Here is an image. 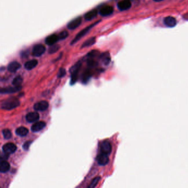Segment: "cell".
Returning <instances> with one entry per match:
<instances>
[{"label":"cell","instance_id":"cell-27","mask_svg":"<svg viewBox=\"0 0 188 188\" xmlns=\"http://www.w3.org/2000/svg\"><path fill=\"white\" fill-rule=\"evenodd\" d=\"M100 179H101V178L99 177H97L96 178H95L94 179H93V180H92V182H91L90 185L88 186V188H93L96 187L97 186L98 183L99 182Z\"/></svg>","mask_w":188,"mask_h":188},{"label":"cell","instance_id":"cell-17","mask_svg":"<svg viewBox=\"0 0 188 188\" xmlns=\"http://www.w3.org/2000/svg\"><path fill=\"white\" fill-rule=\"evenodd\" d=\"M164 23L168 27H173L176 25L177 21L175 18L169 16L165 18Z\"/></svg>","mask_w":188,"mask_h":188},{"label":"cell","instance_id":"cell-26","mask_svg":"<svg viewBox=\"0 0 188 188\" xmlns=\"http://www.w3.org/2000/svg\"><path fill=\"white\" fill-rule=\"evenodd\" d=\"M2 134L3 135V137L6 139H10L12 137V133L11 131L8 129H4L2 131Z\"/></svg>","mask_w":188,"mask_h":188},{"label":"cell","instance_id":"cell-3","mask_svg":"<svg viewBox=\"0 0 188 188\" xmlns=\"http://www.w3.org/2000/svg\"><path fill=\"white\" fill-rule=\"evenodd\" d=\"M81 66V63L78 62L74 66L72 67L70 70V72H71V85H73L74 83H76V81L77 80L78 73Z\"/></svg>","mask_w":188,"mask_h":188},{"label":"cell","instance_id":"cell-21","mask_svg":"<svg viewBox=\"0 0 188 188\" xmlns=\"http://www.w3.org/2000/svg\"><path fill=\"white\" fill-rule=\"evenodd\" d=\"M28 130L25 127L21 126L17 128L16 130V134L19 136L24 137L27 136L28 134Z\"/></svg>","mask_w":188,"mask_h":188},{"label":"cell","instance_id":"cell-10","mask_svg":"<svg viewBox=\"0 0 188 188\" xmlns=\"http://www.w3.org/2000/svg\"><path fill=\"white\" fill-rule=\"evenodd\" d=\"M49 107V103L46 101H40L39 102L36 103L34 104V109L36 111H45Z\"/></svg>","mask_w":188,"mask_h":188},{"label":"cell","instance_id":"cell-20","mask_svg":"<svg viewBox=\"0 0 188 188\" xmlns=\"http://www.w3.org/2000/svg\"><path fill=\"white\" fill-rule=\"evenodd\" d=\"M38 63V61L35 59L29 60L24 64V67L28 70H31L35 68L37 66Z\"/></svg>","mask_w":188,"mask_h":188},{"label":"cell","instance_id":"cell-30","mask_svg":"<svg viewBox=\"0 0 188 188\" xmlns=\"http://www.w3.org/2000/svg\"><path fill=\"white\" fill-rule=\"evenodd\" d=\"M32 143V141H27V142H25V143H24L23 146V149H24V150H25V151L28 150L29 148V147H30V144Z\"/></svg>","mask_w":188,"mask_h":188},{"label":"cell","instance_id":"cell-2","mask_svg":"<svg viewBox=\"0 0 188 188\" xmlns=\"http://www.w3.org/2000/svg\"><path fill=\"white\" fill-rule=\"evenodd\" d=\"M99 22H101V21H98V22H95L94 23H93V24H91V25H90V26H88V27H87L86 28H85V29H83V30H82L81 32H80V33H79L78 34H77V35L75 36V38H74V39L72 40V41L71 42V45H74V44H76L77 41H79V40L82 38H83L85 35H86V34H87L88 32H89V31L94 26H95L96 25H97V24L98 23H99Z\"/></svg>","mask_w":188,"mask_h":188},{"label":"cell","instance_id":"cell-23","mask_svg":"<svg viewBox=\"0 0 188 188\" xmlns=\"http://www.w3.org/2000/svg\"><path fill=\"white\" fill-rule=\"evenodd\" d=\"M101 60L105 65H108L110 61V56L108 52H104L101 55Z\"/></svg>","mask_w":188,"mask_h":188},{"label":"cell","instance_id":"cell-11","mask_svg":"<svg viewBox=\"0 0 188 188\" xmlns=\"http://www.w3.org/2000/svg\"><path fill=\"white\" fill-rule=\"evenodd\" d=\"M21 86H14V87H9L7 88H1V93L2 94H11L16 93L21 90Z\"/></svg>","mask_w":188,"mask_h":188},{"label":"cell","instance_id":"cell-6","mask_svg":"<svg viewBox=\"0 0 188 188\" xmlns=\"http://www.w3.org/2000/svg\"><path fill=\"white\" fill-rule=\"evenodd\" d=\"M101 150L102 153L109 155L112 152V147L111 143L108 141H103L101 145Z\"/></svg>","mask_w":188,"mask_h":188},{"label":"cell","instance_id":"cell-5","mask_svg":"<svg viewBox=\"0 0 188 188\" xmlns=\"http://www.w3.org/2000/svg\"><path fill=\"white\" fill-rule=\"evenodd\" d=\"M45 47L42 44H37L34 46L32 50V55L34 56L39 57L45 52Z\"/></svg>","mask_w":188,"mask_h":188},{"label":"cell","instance_id":"cell-8","mask_svg":"<svg viewBox=\"0 0 188 188\" xmlns=\"http://www.w3.org/2000/svg\"><path fill=\"white\" fill-rule=\"evenodd\" d=\"M117 6L120 11L127 10L131 7V0H122L118 3Z\"/></svg>","mask_w":188,"mask_h":188},{"label":"cell","instance_id":"cell-13","mask_svg":"<svg viewBox=\"0 0 188 188\" xmlns=\"http://www.w3.org/2000/svg\"><path fill=\"white\" fill-rule=\"evenodd\" d=\"M58 40H59L58 35L54 34H51L50 35L48 36L47 38H46L45 41L47 45L51 46L55 44Z\"/></svg>","mask_w":188,"mask_h":188},{"label":"cell","instance_id":"cell-14","mask_svg":"<svg viewBox=\"0 0 188 188\" xmlns=\"http://www.w3.org/2000/svg\"><path fill=\"white\" fill-rule=\"evenodd\" d=\"M46 126V123L44 121H38L35 123L34 124L32 127H31V130L34 132H36L41 131L43 130L44 128H45Z\"/></svg>","mask_w":188,"mask_h":188},{"label":"cell","instance_id":"cell-1","mask_svg":"<svg viewBox=\"0 0 188 188\" xmlns=\"http://www.w3.org/2000/svg\"><path fill=\"white\" fill-rule=\"evenodd\" d=\"M20 104L18 98L16 97H11L3 101L1 103V108L5 110H10L17 108Z\"/></svg>","mask_w":188,"mask_h":188},{"label":"cell","instance_id":"cell-24","mask_svg":"<svg viewBox=\"0 0 188 188\" xmlns=\"http://www.w3.org/2000/svg\"><path fill=\"white\" fill-rule=\"evenodd\" d=\"M23 82V79L21 76L16 77L12 81V85L13 86H21Z\"/></svg>","mask_w":188,"mask_h":188},{"label":"cell","instance_id":"cell-22","mask_svg":"<svg viewBox=\"0 0 188 188\" xmlns=\"http://www.w3.org/2000/svg\"><path fill=\"white\" fill-rule=\"evenodd\" d=\"M95 43H96V37H91L83 43V44L81 46V48L90 47L91 46L93 45Z\"/></svg>","mask_w":188,"mask_h":188},{"label":"cell","instance_id":"cell-29","mask_svg":"<svg viewBox=\"0 0 188 188\" xmlns=\"http://www.w3.org/2000/svg\"><path fill=\"white\" fill-rule=\"evenodd\" d=\"M66 73V72L65 69H64V68H61L60 69V70H59V72H58L57 77H58L59 78H62V77H64V76H65Z\"/></svg>","mask_w":188,"mask_h":188},{"label":"cell","instance_id":"cell-25","mask_svg":"<svg viewBox=\"0 0 188 188\" xmlns=\"http://www.w3.org/2000/svg\"><path fill=\"white\" fill-rule=\"evenodd\" d=\"M59 49H60V46L59 45H56V44L52 45L49 49V53L50 54L55 53L59 50Z\"/></svg>","mask_w":188,"mask_h":188},{"label":"cell","instance_id":"cell-12","mask_svg":"<svg viewBox=\"0 0 188 188\" xmlns=\"http://www.w3.org/2000/svg\"><path fill=\"white\" fill-rule=\"evenodd\" d=\"M109 160V159L108 155L103 154L102 152L97 157V161L99 165H102V166L107 165L108 163Z\"/></svg>","mask_w":188,"mask_h":188},{"label":"cell","instance_id":"cell-18","mask_svg":"<svg viewBox=\"0 0 188 188\" xmlns=\"http://www.w3.org/2000/svg\"><path fill=\"white\" fill-rule=\"evenodd\" d=\"M10 169V165L6 160H1L0 171L1 173H6Z\"/></svg>","mask_w":188,"mask_h":188},{"label":"cell","instance_id":"cell-4","mask_svg":"<svg viewBox=\"0 0 188 188\" xmlns=\"http://www.w3.org/2000/svg\"><path fill=\"white\" fill-rule=\"evenodd\" d=\"M17 150V146L13 143H9L4 145L2 147L3 152L7 154H11L14 153Z\"/></svg>","mask_w":188,"mask_h":188},{"label":"cell","instance_id":"cell-19","mask_svg":"<svg viewBox=\"0 0 188 188\" xmlns=\"http://www.w3.org/2000/svg\"><path fill=\"white\" fill-rule=\"evenodd\" d=\"M98 12L96 10H92L88 12H87L85 14V19L87 21H91L94 19L97 16Z\"/></svg>","mask_w":188,"mask_h":188},{"label":"cell","instance_id":"cell-28","mask_svg":"<svg viewBox=\"0 0 188 188\" xmlns=\"http://www.w3.org/2000/svg\"><path fill=\"white\" fill-rule=\"evenodd\" d=\"M68 33L67 32L63 31L59 34L58 36H59V40H63V39H66L68 36Z\"/></svg>","mask_w":188,"mask_h":188},{"label":"cell","instance_id":"cell-7","mask_svg":"<svg viewBox=\"0 0 188 188\" xmlns=\"http://www.w3.org/2000/svg\"><path fill=\"white\" fill-rule=\"evenodd\" d=\"M82 22V18L81 17H76L71 21L69 23L67 24V28L71 30H74L77 28L78 27H79Z\"/></svg>","mask_w":188,"mask_h":188},{"label":"cell","instance_id":"cell-9","mask_svg":"<svg viewBox=\"0 0 188 188\" xmlns=\"http://www.w3.org/2000/svg\"><path fill=\"white\" fill-rule=\"evenodd\" d=\"M113 11H114V9L113 7L109 5H106V6H103L101 8L99 11V14L102 16L105 17L112 14L113 13Z\"/></svg>","mask_w":188,"mask_h":188},{"label":"cell","instance_id":"cell-16","mask_svg":"<svg viewBox=\"0 0 188 188\" xmlns=\"http://www.w3.org/2000/svg\"><path fill=\"white\" fill-rule=\"evenodd\" d=\"M21 65L17 61H13L8 65L7 69L10 72H16L17 70L21 68Z\"/></svg>","mask_w":188,"mask_h":188},{"label":"cell","instance_id":"cell-15","mask_svg":"<svg viewBox=\"0 0 188 188\" xmlns=\"http://www.w3.org/2000/svg\"><path fill=\"white\" fill-rule=\"evenodd\" d=\"M39 114L37 112H31L26 115V120L28 123H35L39 119Z\"/></svg>","mask_w":188,"mask_h":188},{"label":"cell","instance_id":"cell-31","mask_svg":"<svg viewBox=\"0 0 188 188\" xmlns=\"http://www.w3.org/2000/svg\"><path fill=\"white\" fill-rule=\"evenodd\" d=\"M154 1H156V2H160V1H162L163 0H154Z\"/></svg>","mask_w":188,"mask_h":188}]
</instances>
